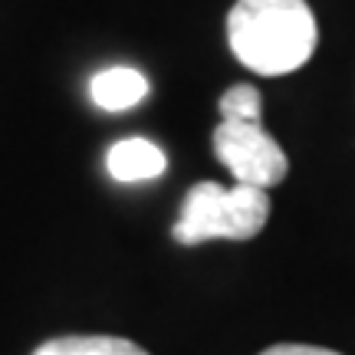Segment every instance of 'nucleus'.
Returning <instances> with one entry per match:
<instances>
[{"label":"nucleus","instance_id":"nucleus-8","mask_svg":"<svg viewBox=\"0 0 355 355\" xmlns=\"http://www.w3.org/2000/svg\"><path fill=\"white\" fill-rule=\"evenodd\" d=\"M260 355H339L332 349H319V345H273Z\"/></svg>","mask_w":355,"mask_h":355},{"label":"nucleus","instance_id":"nucleus-4","mask_svg":"<svg viewBox=\"0 0 355 355\" xmlns=\"http://www.w3.org/2000/svg\"><path fill=\"white\" fill-rule=\"evenodd\" d=\"M89 92H92V102L105 112H125L148 96V79L132 66H112L92 76Z\"/></svg>","mask_w":355,"mask_h":355},{"label":"nucleus","instance_id":"nucleus-6","mask_svg":"<svg viewBox=\"0 0 355 355\" xmlns=\"http://www.w3.org/2000/svg\"><path fill=\"white\" fill-rule=\"evenodd\" d=\"M33 355H148L141 345L115 336H63L43 343Z\"/></svg>","mask_w":355,"mask_h":355},{"label":"nucleus","instance_id":"nucleus-2","mask_svg":"<svg viewBox=\"0 0 355 355\" xmlns=\"http://www.w3.org/2000/svg\"><path fill=\"white\" fill-rule=\"evenodd\" d=\"M270 198L263 188L237 184L224 188L217 181H201L188 191L181 217L175 224V241L184 247L207 241H250L266 227Z\"/></svg>","mask_w":355,"mask_h":355},{"label":"nucleus","instance_id":"nucleus-5","mask_svg":"<svg viewBox=\"0 0 355 355\" xmlns=\"http://www.w3.org/2000/svg\"><path fill=\"white\" fill-rule=\"evenodd\" d=\"M105 165L115 181H148L165 171V152L148 139H122L109 148Z\"/></svg>","mask_w":355,"mask_h":355},{"label":"nucleus","instance_id":"nucleus-3","mask_svg":"<svg viewBox=\"0 0 355 355\" xmlns=\"http://www.w3.org/2000/svg\"><path fill=\"white\" fill-rule=\"evenodd\" d=\"M214 155L237 184L273 188L290 171V158L260 119H224L214 128Z\"/></svg>","mask_w":355,"mask_h":355},{"label":"nucleus","instance_id":"nucleus-7","mask_svg":"<svg viewBox=\"0 0 355 355\" xmlns=\"http://www.w3.org/2000/svg\"><path fill=\"white\" fill-rule=\"evenodd\" d=\"M263 112V99H260V89L257 86H230L220 96V115L224 119H260Z\"/></svg>","mask_w":355,"mask_h":355},{"label":"nucleus","instance_id":"nucleus-1","mask_svg":"<svg viewBox=\"0 0 355 355\" xmlns=\"http://www.w3.org/2000/svg\"><path fill=\"white\" fill-rule=\"evenodd\" d=\"M234 56L260 76H286L316 53L319 26L306 0H237L227 13Z\"/></svg>","mask_w":355,"mask_h":355}]
</instances>
